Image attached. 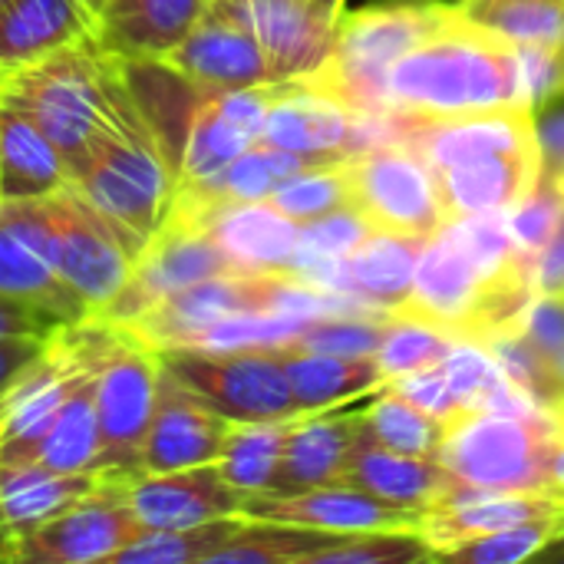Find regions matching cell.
Returning <instances> with one entry per match:
<instances>
[{
    "label": "cell",
    "instance_id": "1",
    "mask_svg": "<svg viewBox=\"0 0 564 564\" xmlns=\"http://www.w3.org/2000/svg\"><path fill=\"white\" fill-rule=\"evenodd\" d=\"M532 297V261L519 251L506 212L459 215L426 238L413 291L397 317L453 340L486 344L522 324Z\"/></svg>",
    "mask_w": 564,
    "mask_h": 564
},
{
    "label": "cell",
    "instance_id": "2",
    "mask_svg": "<svg viewBox=\"0 0 564 564\" xmlns=\"http://www.w3.org/2000/svg\"><path fill=\"white\" fill-rule=\"evenodd\" d=\"M390 102L416 122L532 106L522 50L459 20L449 3V17L390 69Z\"/></svg>",
    "mask_w": 564,
    "mask_h": 564
},
{
    "label": "cell",
    "instance_id": "3",
    "mask_svg": "<svg viewBox=\"0 0 564 564\" xmlns=\"http://www.w3.org/2000/svg\"><path fill=\"white\" fill-rule=\"evenodd\" d=\"M126 99L129 79L122 59L99 36L0 76V106L23 112L63 152L73 178H79L112 132Z\"/></svg>",
    "mask_w": 564,
    "mask_h": 564
},
{
    "label": "cell",
    "instance_id": "4",
    "mask_svg": "<svg viewBox=\"0 0 564 564\" xmlns=\"http://www.w3.org/2000/svg\"><path fill=\"white\" fill-rule=\"evenodd\" d=\"M96 390L99 459L102 479L129 482L142 476V446L155 413L162 360L159 350L135 330L109 321L79 324Z\"/></svg>",
    "mask_w": 564,
    "mask_h": 564
},
{
    "label": "cell",
    "instance_id": "5",
    "mask_svg": "<svg viewBox=\"0 0 564 564\" xmlns=\"http://www.w3.org/2000/svg\"><path fill=\"white\" fill-rule=\"evenodd\" d=\"M73 188L89 198L135 251H142L165 225L178 195V169L145 122L132 89L112 132L102 139Z\"/></svg>",
    "mask_w": 564,
    "mask_h": 564
},
{
    "label": "cell",
    "instance_id": "6",
    "mask_svg": "<svg viewBox=\"0 0 564 564\" xmlns=\"http://www.w3.org/2000/svg\"><path fill=\"white\" fill-rule=\"evenodd\" d=\"M449 17L443 0H383L347 10L324 66L311 79L354 116L397 112L390 102V69Z\"/></svg>",
    "mask_w": 564,
    "mask_h": 564
},
{
    "label": "cell",
    "instance_id": "7",
    "mask_svg": "<svg viewBox=\"0 0 564 564\" xmlns=\"http://www.w3.org/2000/svg\"><path fill=\"white\" fill-rule=\"evenodd\" d=\"M564 433L555 423L525 420L499 410L459 413L446 423L436 459L473 489L522 492L552 489L555 446Z\"/></svg>",
    "mask_w": 564,
    "mask_h": 564
},
{
    "label": "cell",
    "instance_id": "8",
    "mask_svg": "<svg viewBox=\"0 0 564 564\" xmlns=\"http://www.w3.org/2000/svg\"><path fill=\"white\" fill-rule=\"evenodd\" d=\"M162 370L231 423L301 416L281 350L159 347Z\"/></svg>",
    "mask_w": 564,
    "mask_h": 564
},
{
    "label": "cell",
    "instance_id": "9",
    "mask_svg": "<svg viewBox=\"0 0 564 564\" xmlns=\"http://www.w3.org/2000/svg\"><path fill=\"white\" fill-rule=\"evenodd\" d=\"M231 271H251V268L238 264L202 221L172 208L165 225L139 251V258H135L122 291L109 304V311L96 321L132 324L159 301L198 284L205 278L231 274Z\"/></svg>",
    "mask_w": 564,
    "mask_h": 564
},
{
    "label": "cell",
    "instance_id": "10",
    "mask_svg": "<svg viewBox=\"0 0 564 564\" xmlns=\"http://www.w3.org/2000/svg\"><path fill=\"white\" fill-rule=\"evenodd\" d=\"M350 175L354 205L377 231L430 238L449 221L436 172L406 142H387L350 155Z\"/></svg>",
    "mask_w": 564,
    "mask_h": 564
},
{
    "label": "cell",
    "instance_id": "11",
    "mask_svg": "<svg viewBox=\"0 0 564 564\" xmlns=\"http://www.w3.org/2000/svg\"><path fill=\"white\" fill-rule=\"evenodd\" d=\"M46 202L56 225L59 274L66 288L89 311V321H96L109 311V304L122 291L139 251L76 188H63Z\"/></svg>",
    "mask_w": 564,
    "mask_h": 564
},
{
    "label": "cell",
    "instance_id": "12",
    "mask_svg": "<svg viewBox=\"0 0 564 564\" xmlns=\"http://www.w3.org/2000/svg\"><path fill=\"white\" fill-rule=\"evenodd\" d=\"M142 529L126 499V482L102 479L99 489L13 542L7 564H112Z\"/></svg>",
    "mask_w": 564,
    "mask_h": 564
},
{
    "label": "cell",
    "instance_id": "13",
    "mask_svg": "<svg viewBox=\"0 0 564 564\" xmlns=\"http://www.w3.org/2000/svg\"><path fill=\"white\" fill-rule=\"evenodd\" d=\"M0 291L53 311L66 324L89 321L59 274L56 225L46 198L0 202Z\"/></svg>",
    "mask_w": 564,
    "mask_h": 564
},
{
    "label": "cell",
    "instance_id": "14",
    "mask_svg": "<svg viewBox=\"0 0 564 564\" xmlns=\"http://www.w3.org/2000/svg\"><path fill=\"white\" fill-rule=\"evenodd\" d=\"M288 281H291V274H281V271L215 274V278H205V281L159 301L139 321L122 324V327L135 330L155 350L178 347L225 317L248 314V311H284Z\"/></svg>",
    "mask_w": 564,
    "mask_h": 564
},
{
    "label": "cell",
    "instance_id": "15",
    "mask_svg": "<svg viewBox=\"0 0 564 564\" xmlns=\"http://www.w3.org/2000/svg\"><path fill=\"white\" fill-rule=\"evenodd\" d=\"M212 3L251 30L278 83L314 76L330 56L344 17L317 0H212Z\"/></svg>",
    "mask_w": 564,
    "mask_h": 564
},
{
    "label": "cell",
    "instance_id": "16",
    "mask_svg": "<svg viewBox=\"0 0 564 564\" xmlns=\"http://www.w3.org/2000/svg\"><path fill=\"white\" fill-rule=\"evenodd\" d=\"M281 83L245 89H205L185 135L178 159V185H195L221 172L241 152L261 142L268 109Z\"/></svg>",
    "mask_w": 564,
    "mask_h": 564
},
{
    "label": "cell",
    "instance_id": "17",
    "mask_svg": "<svg viewBox=\"0 0 564 564\" xmlns=\"http://www.w3.org/2000/svg\"><path fill=\"white\" fill-rule=\"evenodd\" d=\"M241 519L357 535V532H387V529H420L423 512L387 502L354 486H321L294 496H245Z\"/></svg>",
    "mask_w": 564,
    "mask_h": 564
},
{
    "label": "cell",
    "instance_id": "18",
    "mask_svg": "<svg viewBox=\"0 0 564 564\" xmlns=\"http://www.w3.org/2000/svg\"><path fill=\"white\" fill-rule=\"evenodd\" d=\"M126 499L145 529H195L215 519L241 516L245 492H238L218 463L142 473L126 482Z\"/></svg>",
    "mask_w": 564,
    "mask_h": 564
},
{
    "label": "cell",
    "instance_id": "19",
    "mask_svg": "<svg viewBox=\"0 0 564 564\" xmlns=\"http://www.w3.org/2000/svg\"><path fill=\"white\" fill-rule=\"evenodd\" d=\"M403 142L433 169H453L459 162L499 152H539L535 109L509 106L492 112L453 116V119H420L410 122Z\"/></svg>",
    "mask_w": 564,
    "mask_h": 564
},
{
    "label": "cell",
    "instance_id": "20",
    "mask_svg": "<svg viewBox=\"0 0 564 564\" xmlns=\"http://www.w3.org/2000/svg\"><path fill=\"white\" fill-rule=\"evenodd\" d=\"M357 116L311 79H284L268 109L261 142L304 155L311 162H334L357 155Z\"/></svg>",
    "mask_w": 564,
    "mask_h": 564
},
{
    "label": "cell",
    "instance_id": "21",
    "mask_svg": "<svg viewBox=\"0 0 564 564\" xmlns=\"http://www.w3.org/2000/svg\"><path fill=\"white\" fill-rule=\"evenodd\" d=\"M231 420L202 403L175 377L162 370L155 413L142 446V473H172L218 463Z\"/></svg>",
    "mask_w": 564,
    "mask_h": 564
},
{
    "label": "cell",
    "instance_id": "22",
    "mask_svg": "<svg viewBox=\"0 0 564 564\" xmlns=\"http://www.w3.org/2000/svg\"><path fill=\"white\" fill-rule=\"evenodd\" d=\"M162 63L178 69L202 89H245L278 83L251 30L215 3L192 26V33L162 56Z\"/></svg>",
    "mask_w": 564,
    "mask_h": 564
},
{
    "label": "cell",
    "instance_id": "23",
    "mask_svg": "<svg viewBox=\"0 0 564 564\" xmlns=\"http://www.w3.org/2000/svg\"><path fill=\"white\" fill-rule=\"evenodd\" d=\"M564 509V496L552 489H522V492H486L459 486L449 499L423 512L420 535L436 558H446L459 545L492 535L499 529L549 516Z\"/></svg>",
    "mask_w": 564,
    "mask_h": 564
},
{
    "label": "cell",
    "instance_id": "24",
    "mask_svg": "<svg viewBox=\"0 0 564 564\" xmlns=\"http://www.w3.org/2000/svg\"><path fill=\"white\" fill-rule=\"evenodd\" d=\"M364 436V406H334L321 413H301L291 423L281 473L274 492L294 496L321 486H340L350 449Z\"/></svg>",
    "mask_w": 564,
    "mask_h": 564
},
{
    "label": "cell",
    "instance_id": "25",
    "mask_svg": "<svg viewBox=\"0 0 564 564\" xmlns=\"http://www.w3.org/2000/svg\"><path fill=\"white\" fill-rule=\"evenodd\" d=\"M172 208L202 221L225 245V251L251 271H281L284 274L297 251L301 225L291 221L288 215H281L271 202L198 205V202L175 195Z\"/></svg>",
    "mask_w": 564,
    "mask_h": 564
},
{
    "label": "cell",
    "instance_id": "26",
    "mask_svg": "<svg viewBox=\"0 0 564 564\" xmlns=\"http://www.w3.org/2000/svg\"><path fill=\"white\" fill-rule=\"evenodd\" d=\"M340 486H354V489H364L387 502L426 512V509L440 506L443 499H449L463 482L440 459L393 453L364 433L357 440V446L350 449Z\"/></svg>",
    "mask_w": 564,
    "mask_h": 564
},
{
    "label": "cell",
    "instance_id": "27",
    "mask_svg": "<svg viewBox=\"0 0 564 564\" xmlns=\"http://www.w3.org/2000/svg\"><path fill=\"white\" fill-rule=\"evenodd\" d=\"M96 36L99 20L83 0H7L0 7V76Z\"/></svg>",
    "mask_w": 564,
    "mask_h": 564
},
{
    "label": "cell",
    "instance_id": "28",
    "mask_svg": "<svg viewBox=\"0 0 564 564\" xmlns=\"http://www.w3.org/2000/svg\"><path fill=\"white\" fill-rule=\"evenodd\" d=\"M539 178H542V149L479 155V159L436 172L440 195H443L449 218L509 212L532 195Z\"/></svg>",
    "mask_w": 564,
    "mask_h": 564
},
{
    "label": "cell",
    "instance_id": "29",
    "mask_svg": "<svg viewBox=\"0 0 564 564\" xmlns=\"http://www.w3.org/2000/svg\"><path fill=\"white\" fill-rule=\"evenodd\" d=\"M212 0H106L99 40L126 59H162L208 13Z\"/></svg>",
    "mask_w": 564,
    "mask_h": 564
},
{
    "label": "cell",
    "instance_id": "30",
    "mask_svg": "<svg viewBox=\"0 0 564 564\" xmlns=\"http://www.w3.org/2000/svg\"><path fill=\"white\" fill-rule=\"evenodd\" d=\"M102 486L96 473H56L40 463H0V525L7 555L13 542Z\"/></svg>",
    "mask_w": 564,
    "mask_h": 564
},
{
    "label": "cell",
    "instance_id": "31",
    "mask_svg": "<svg viewBox=\"0 0 564 564\" xmlns=\"http://www.w3.org/2000/svg\"><path fill=\"white\" fill-rule=\"evenodd\" d=\"M73 182L63 152L23 112L0 106V202L50 198Z\"/></svg>",
    "mask_w": 564,
    "mask_h": 564
},
{
    "label": "cell",
    "instance_id": "32",
    "mask_svg": "<svg viewBox=\"0 0 564 564\" xmlns=\"http://www.w3.org/2000/svg\"><path fill=\"white\" fill-rule=\"evenodd\" d=\"M423 245L426 238L416 235L373 231L364 245H357L347 258H340L344 291L370 301L387 314H397L413 291V274Z\"/></svg>",
    "mask_w": 564,
    "mask_h": 564
},
{
    "label": "cell",
    "instance_id": "33",
    "mask_svg": "<svg viewBox=\"0 0 564 564\" xmlns=\"http://www.w3.org/2000/svg\"><path fill=\"white\" fill-rule=\"evenodd\" d=\"M73 340L79 350V370L73 377V387L50 426V433L40 440L30 463H40L56 473H96L99 459V420H96V390H93V364L79 334V324H73ZM99 476V473H96Z\"/></svg>",
    "mask_w": 564,
    "mask_h": 564
},
{
    "label": "cell",
    "instance_id": "34",
    "mask_svg": "<svg viewBox=\"0 0 564 564\" xmlns=\"http://www.w3.org/2000/svg\"><path fill=\"white\" fill-rule=\"evenodd\" d=\"M281 357L288 367L297 413L347 406L387 387L373 357H340V354H317V350H294V347H281Z\"/></svg>",
    "mask_w": 564,
    "mask_h": 564
},
{
    "label": "cell",
    "instance_id": "35",
    "mask_svg": "<svg viewBox=\"0 0 564 564\" xmlns=\"http://www.w3.org/2000/svg\"><path fill=\"white\" fill-rule=\"evenodd\" d=\"M314 165L304 155L274 149V145H251L235 162H228L221 172H215L205 182L178 185V195L198 205H235V202H268L278 185H284L291 175Z\"/></svg>",
    "mask_w": 564,
    "mask_h": 564
},
{
    "label": "cell",
    "instance_id": "36",
    "mask_svg": "<svg viewBox=\"0 0 564 564\" xmlns=\"http://www.w3.org/2000/svg\"><path fill=\"white\" fill-rule=\"evenodd\" d=\"M453 13L516 46L564 53V0H456Z\"/></svg>",
    "mask_w": 564,
    "mask_h": 564
},
{
    "label": "cell",
    "instance_id": "37",
    "mask_svg": "<svg viewBox=\"0 0 564 564\" xmlns=\"http://www.w3.org/2000/svg\"><path fill=\"white\" fill-rule=\"evenodd\" d=\"M291 420H261V423H231L228 440L218 456L221 476L245 496L274 492Z\"/></svg>",
    "mask_w": 564,
    "mask_h": 564
},
{
    "label": "cell",
    "instance_id": "38",
    "mask_svg": "<svg viewBox=\"0 0 564 564\" xmlns=\"http://www.w3.org/2000/svg\"><path fill=\"white\" fill-rule=\"evenodd\" d=\"M344 539V532L245 519L235 539L221 545L208 564H311L321 552L340 545Z\"/></svg>",
    "mask_w": 564,
    "mask_h": 564
},
{
    "label": "cell",
    "instance_id": "39",
    "mask_svg": "<svg viewBox=\"0 0 564 564\" xmlns=\"http://www.w3.org/2000/svg\"><path fill=\"white\" fill-rule=\"evenodd\" d=\"M364 433L393 453L436 459L446 423L423 413L420 406H413L390 387H380L373 400L364 406Z\"/></svg>",
    "mask_w": 564,
    "mask_h": 564
},
{
    "label": "cell",
    "instance_id": "40",
    "mask_svg": "<svg viewBox=\"0 0 564 564\" xmlns=\"http://www.w3.org/2000/svg\"><path fill=\"white\" fill-rule=\"evenodd\" d=\"M241 525V516H228L195 529H142V535L126 545L112 564H208Z\"/></svg>",
    "mask_w": 564,
    "mask_h": 564
},
{
    "label": "cell",
    "instance_id": "41",
    "mask_svg": "<svg viewBox=\"0 0 564 564\" xmlns=\"http://www.w3.org/2000/svg\"><path fill=\"white\" fill-rule=\"evenodd\" d=\"M268 202L297 225H307L314 218H324V215H330L337 208L354 205L350 155L334 159V162L307 165L304 172H297L284 185H278Z\"/></svg>",
    "mask_w": 564,
    "mask_h": 564
},
{
    "label": "cell",
    "instance_id": "42",
    "mask_svg": "<svg viewBox=\"0 0 564 564\" xmlns=\"http://www.w3.org/2000/svg\"><path fill=\"white\" fill-rule=\"evenodd\" d=\"M486 347L492 350V357L499 360L502 373L509 377V383H516L522 393H529L545 413H552L558 420V410L564 403V377L562 370L532 344V337L522 330V324L496 334L486 340Z\"/></svg>",
    "mask_w": 564,
    "mask_h": 564
},
{
    "label": "cell",
    "instance_id": "43",
    "mask_svg": "<svg viewBox=\"0 0 564 564\" xmlns=\"http://www.w3.org/2000/svg\"><path fill=\"white\" fill-rule=\"evenodd\" d=\"M564 535V509L499 529L492 535L473 539L466 545H459L456 552H449L443 562H463V564H519L535 562L555 539Z\"/></svg>",
    "mask_w": 564,
    "mask_h": 564
},
{
    "label": "cell",
    "instance_id": "44",
    "mask_svg": "<svg viewBox=\"0 0 564 564\" xmlns=\"http://www.w3.org/2000/svg\"><path fill=\"white\" fill-rule=\"evenodd\" d=\"M393 314H330L311 317L294 337V350L340 354V357H373L383 344Z\"/></svg>",
    "mask_w": 564,
    "mask_h": 564
},
{
    "label": "cell",
    "instance_id": "45",
    "mask_svg": "<svg viewBox=\"0 0 564 564\" xmlns=\"http://www.w3.org/2000/svg\"><path fill=\"white\" fill-rule=\"evenodd\" d=\"M440 370L446 373L449 390L463 413L489 410L496 403V397L502 393V387L509 383V377L502 373L492 350L486 344H473V340H456L453 350L443 357Z\"/></svg>",
    "mask_w": 564,
    "mask_h": 564
},
{
    "label": "cell",
    "instance_id": "46",
    "mask_svg": "<svg viewBox=\"0 0 564 564\" xmlns=\"http://www.w3.org/2000/svg\"><path fill=\"white\" fill-rule=\"evenodd\" d=\"M453 337L420 324V321H410V317H390V327L383 334V344L380 350L373 354L383 380H397L403 373H413V370H423V367H436L443 364V357L453 350Z\"/></svg>",
    "mask_w": 564,
    "mask_h": 564
},
{
    "label": "cell",
    "instance_id": "47",
    "mask_svg": "<svg viewBox=\"0 0 564 564\" xmlns=\"http://www.w3.org/2000/svg\"><path fill=\"white\" fill-rule=\"evenodd\" d=\"M433 558L436 555L420 529H387L347 535L340 545L321 552L311 564H416Z\"/></svg>",
    "mask_w": 564,
    "mask_h": 564
},
{
    "label": "cell",
    "instance_id": "48",
    "mask_svg": "<svg viewBox=\"0 0 564 564\" xmlns=\"http://www.w3.org/2000/svg\"><path fill=\"white\" fill-rule=\"evenodd\" d=\"M564 218V192L549 178L542 175L539 185L532 188V195L525 202H519L516 208L506 212L509 231L519 245V251L532 261L542 245L555 235L558 221Z\"/></svg>",
    "mask_w": 564,
    "mask_h": 564
},
{
    "label": "cell",
    "instance_id": "49",
    "mask_svg": "<svg viewBox=\"0 0 564 564\" xmlns=\"http://www.w3.org/2000/svg\"><path fill=\"white\" fill-rule=\"evenodd\" d=\"M377 228L370 225V218L357 208H337L324 218H314L307 225H301V238H297V251H311V254H327V258H347L357 245H364Z\"/></svg>",
    "mask_w": 564,
    "mask_h": 564
},
{
    "label": "cell",
    "instance_id": "50",
    "mask_svg": "<svg viewBox=\"0 0 564 564\" xmlns=\"http://www.w3.org/2000/svg\"><path fill=\"white\" fill-rule=\"evenodd\" d=\"M387 387H390L393 393H400L403 400H410L413 406H420L423 413L443 420V423H449L453 416L463 413L459 403H456V397H453V390H449L446 373L440 370V364H436V367L413 370V373H403V377L390 380Z\"/></svg>",
    "mask_w": 564,
    "mask_h": 564
},
{
    "label": "cell",
    "instance_id": "51",
    "mask_svg": "<svg viewBox=\"0 0 564 564\" xmlns=\"http://www.w3.org/2000/svg\"><path fill=\"white\" fill-rule=\"evenodd\" d=\"M522 330L558 367L564 360V297L535 294L529 311L522 314Z\"/></svg>",
    "mask_w": 564,
    "mask_h": 564
},
{
    "label": "cell",
    "instance_id": "52",
    "mask_svg": "<svg viewBox=\"0 0 564 564\" xmlns=\"http://www.w3.org/2000/svg\"><path fill=\"white\" fill-rule=\"evenodd\" d=\"M63 327H69V324L63 317H56L53 311L0 291V340H7V337H56Z\"/></svg>",
    "mask_w": 564,
    "mask_h": 564
},
{
    "label": "cell",
    "instance_id": "53",
    "mask_svg": "<svg viewBox=\"0 0 564 564\" xmlns=\"http://www.w3.org/2000/svg\"><path fill=\"white\" fill-rule=\"evenodd\" d=\"M535 132L542 149V175H549L564 192V89L535 106Z\"/></svg>",
    "mask_w": 564,
    "mask_h": 564
},
{
    "label": "cell",
    "instance_id": "54",
    "mask_svg": "<svg viewBox=\"0 0 564 564\" xmlns=\"http://www.w3.org/2000/svg\"><path fill=\"white\" fill-rule=\"evenodd\" d=\"M56 337H7L0 340V397L13 390V383L53 347Z\"/></svg>",
    "mask_w": 564,
    "mask_h": 564
},
{
    "label": "cell",
    "instance_id": "55",
    "mask_svg": "<svg viewBox=\"0 0 564 564\" xmlns=\"http://www.w3.org/2000/svg\"><path fill=\"white\" fill-rule=\"evenodd\" d=\"M532 288L545 297H564V218L555 235L532 258Z\"/></svg>",
    "mask_w": 564,
    "mask_h": 564
},
{
    "label": "cell",
    "instance_id": "56",
    "mask_svg": "<svg viewBox=\"0 0 564 564\" xmlns=\"http://www.w3.org/2000/svg\"><path fill=\"white\" fill-rule=\"evenodd\" d=\"M552 482H555V492L564 496V436L555 446V463H552Z\"/></svg>",
    "mask_w": 564,
    "mask_h": 564
},
{
    "label": "cell",
    "instance_id": "57",
    "mask_svg": "<svg viewBox=\"0 0 564 564\" xmlns=\"http://www.w3.org/2000/svg\"><path fill=\"white\" fill-rule=\"evenodd\" d=\"M535 562H549V564H564V535L562 539H555Z\"/></svg>",
    "mask_w": 564,
    "mask_h": 564
},
{
    "label": "cell",
    "instance_id": "58",
    "mask_svg": "<svg viewBox=\"0 0 564 564\" xmlns=\"http://www.w3.org/2000/svg\"><path fill=\"white\" fill-rule=\"evenodd\" d=\"M3 413H7V397H0V430H3ZM0 562H7V535H3V525H0Z\"/></svg>",
    "mask_w": 564,
    "mask_h": 564
},
{
    "label": "cell",
    "instance_id": "59",
    "mask_svg": "<svg viewBox=\"0 0 564 564\" xmlns=\"http://www.w3.org/2000/svg\"><path fill=\"white\" fill-rule=\"evenodd\" d=\"M317 3H324V7H330L337 13H347V0H317Z\"/></svg>",
    "mask_w": 564,
    "mask_h": 564
},
{
    "label": "cell",
    "instance_id": "60",
    "mask_svg": "<svg viewBox=\"0 0 564 564\" xmlns=\"http://www.w3.org/2000/svg\"><path fill=\"white\" fill-rule=\"evenodd\" d=\"M83 3H86V7L96 13V20H99V13H102V3H106V0H83Z\"/></svg>",
    "mask_w": 564,
    "mask_h": 564
},
{
    "label": "cell",
    "instance_id": "61",
    "mask_svg": "<svg viewBox=\"0 0 564 564\" xmlns=\"http://www.w3.org/2000/svg\"><path fill=\"white\" fill-rule=\"evenodd\" d=\"M558 426H562V433H564V403H562V410H558Z\"/></svg>",
    "mask_w": 564,
    "mask_h": 564
},
{
    "label": "cell",
    "instance_id": "62",
    "mask_svg": "<svg viewBox=\"0 0 564 564\" xmlns=\"http://www.w3.org/2000/svg\"><path fill=\"white\" fill-rule=\"evenodd\" d=\"M3 3H7V0H0V7H3Z\"/></svg>",
    "mask_w": 564,
    "mask_h": 564
}]
</instances>
